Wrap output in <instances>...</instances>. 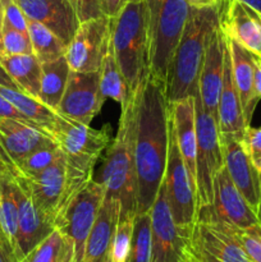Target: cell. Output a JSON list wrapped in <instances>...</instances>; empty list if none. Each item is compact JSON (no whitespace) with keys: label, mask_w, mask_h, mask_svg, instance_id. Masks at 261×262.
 <instances>
[{"label":"cell","mask_w":261,"mask_h":262,"mask_svg":"<svg viewBox=\"0 0 261 262\" xmlns=\"http://www.w3.org/2000/svg\"><path fill=\"white\" fill-rule=\"evenodd\" d=\"M127 262H153L150 211L135 215L132 245Z\"/></svg>","instance_id":"d6a6232c"},{"label":"cell","mask_w":261,"mask_h":262,"mask_svg":"<svg viewBox=\"0 0 261 262\" xmlns=\"http://www.w3.org/2000/svg\"><path fill=\"white\" fill-rule=\"evenodd\" d=\"M69 73H71V68H69L66 56L48 61V63H42V67H41L38 100L55 112L66 91Z\"/></svg>","instance_id":"83f0119b"},{"label":"cell","mask_w":261,"mask_h":262,"mask_svg":"<svg viewBox=\"0 0 261 262\" xmlns=\"http://www.w3.org/2000/svg\"><path fill=\"white\" fill-rule=\"evenodd\" d=\"M257 217H258V224L261 225V201H260V207H258V211H257Z\"/></svg>","instance_id":"f907efd6"},{"label":"cell","mask_w":261,"mask_h":262,"mask_svg":"<svg viewBox=\"0 0 261 262\" xmlns=\"http://www.w3.org/2000/svg\"><path fill=\"white\" fill-rule=\"evenodd\" d=\"M15 3L27 19L48 27L66 45L71 42L79 20L69 0H15Z\"/></svg>","instance_id":"ffe728a7"},{"label":"cell","mask_w":261,"mask_h":262,"mask_svg":"<svg viewBox=\"0 0 261 262\" xmlns=\"http://www.w3.org/2000/svg\"><path fill=\"white\" fill-rule=\"evenodd\" d=\"M253 60V90L256 99L261 100V56L252 55Z\"/></svg>","instance_id":"ee69618b"},{"label":"cell","mask_w":261,"mask_h":262,"mask_svg":"<svg viewBox=\"0 0 261 262\" xmlns=\"http://www.w3.org/2000/svg\"><path fill=\"white\" fill-rule=\"evenodd\" d=\"M0 228L19 262L18 251V202L15 197V182L0 179Z\"/></svg>","instance_id":"f1b7e54d"},{"label":"cell","mask_w":261,"mask_h":262,"mask_svg":"<svg viewBox=\"0 0 261 262\" xmlns=\"http://www.w3.org/2000/svg\"><path fill=\"white\" fill-rule=\"evenodd\" d=\"M19 262H25V261H23V260H22V261H19Z\"/></svg>","instance_id":"db71d44e"},{"label":"cell","mask_w":261,"mask_h":262,"mask_svg":"<svg viewBox=\"0 0 261 262\" xmlns=\"http://www.w3.org/2000/svg\"><path fill=\"white\" fill-rule=\"evenodd\" d=\"M2 25H3V13L0 12V31H2Z\"/></svg>","instance_id":"816d5d0a"},{"label":"cell","mask_w":261,"mask_h":262,"mask_svg":"<svg viewBox=\"0 0 261 262\" xmlns=\"http://www.w3.org/2000/svg\"><path fill=\"white\" fill-rule=\"evenodd\" d=\"M2 4H3V0H0V12L3 13V8H2Z\"/></svg>","instance_id":"f5cc1de1"},{"label":"cell","mask_w":261,"mask_h":262,"mask_svg":"<svg viewBox=\"0 0 261 262\" xmlns=\"http://www.w3.org/2000/svg\"><path fill=\"white\" fill-rule=\"evenodd\" d=\"M0 95L5 100H8L20 114L25 115L33 125L45 130L51 137V133L59 118V114L55 110L46 106L36 97L30 96L17 89L3 86V84H0Z\"/></svg>","instance_id":"4316f807"},{"label":"cell","mask_w":261,"mask_h":262,"mask_svg":"<svg viewBox=\"0 0 261 262\" xmlns=\"http://www.w3.org/2000/svg\"><path fill=\"white\" fill-rule=\"evenodd\" d=\"M18 202V251L20 261L55 229V222L15 183Z\"/></svg>","instance_id":"ac0fdd59"},{"label":"cell","mask_w":261,"mask_h":262,"mask_svg":"<svg viewBox=\"0 0 261 262\" xmlns=\"http://www.w3.org/2000/svg\"><path fill=\"white\" fill-rule=\"evenodd\" d=\"M0 245L3 246V247H5L7 248L8 251H9V253L10 255L13 256V257L15 258V256H14V253H13V251H12V248H10V246H9V243H8V241H7V238H5V235H4V233H3V230H2V228H0ZM15 261H17V258H15ZM18 262V261H17Z\"/></svg>","instance_id":"681fc988"},{"label":"cell","mask_w":261,"mask_h":262,"mask_svg":"<svg viewBox=\"0 0 261 262\" xmlns=\"http://www.w3.org/2000/svg\"><path fill=\"white\" fill-rule=\"evenodd\" d=\"M219 27L250 53L261 56V13L241 0L217 3Z\"/></svg>","instance_id":"9a60e30c"},{"label":"cell","mask_w":261,"mask_h":262,"mask_svg":"<svg viewBox=\"0 0 261 262\" xmlns=\"http://www.w3.org/2000/svg\"><path fill=\"white\" fill-rule=\"evenodd\" d=\"M225 50H227L225 36L220 27H217L210 38L204 64L197 81V92L202 105L205 110L214 118H216L217 115V102L222 91Z\"/></svg>","instance_id":"d6986e66"},{"label":"cell","mask_w":261,"mask_h":262,"mask_svg":"<svg viewBox=\"0 0 261 262\" xmlns=\"http://www.w3.org/2000/svg\"><path fill=\"white\" fill-rule=\"evenodd\" d=\"M100 73V90L104 99H112L124 107L130 92L124 76L120 72L112 50L106 54L101 64Z\"/></svg>","instance_id":"4dcf8cb0"},{"label":"cell","mask_w":261,"mask_h":262,"mask_svg":"<svg viewBox=\"0 0 261 262\" xmlns=\"http://www.w3.org/2000/svg\"><path fill=\"white\" fill-rule=\"evenodd\" d=\"M51 138L71 168L92 177L95 164L112 142V125L95 129L86 123L59 115Z\"/></svg>","instance_id":"8992f818"},{"label":"cell","mask_w":261,"mask_h":262,"mask_svg":"<svg viewBox=\"0 0 261 262\" xmlns=\"http://www.w3.org/2000/svg\"><path fill=\"white\" fill-rule=\"evenodd\" d=\"M0 66L19 91L38 99L42 63L33 54L9 55L0 51Z\"/></svg>","instance_id":"484cf974"},{"label":"cell","mask_w":261,"mask_h":262,"mask_svg":"<svg viewBox=\"0 0 261 262\" xmlns=\"http://www.w3.org/2000/svg\"><path fill=\"white\" fill-rule=\"evenodd\" d=\"M136 94L135 163L137 212L150 211L165 176L169 150V102L165 84L148 74Z\"/></svg>","instance_id":"6da1fadb"},{"label":"cell","mask_w":261,"mask_h":262,"mask_svg":"<svg viewBox=\"0 0 261 262\" xmlns=\"http://www.w3.org/2000/svg\"><path fill=\"white\" fill-rule=\"evenodd\" d=\"M196 106V186L199 207L209 206L214 197V179L224 166L222 141L216 118L205 110L199 92L193 95Z\"/></svg>","instance_id":"ba28073f"},{"label":"cell","mask_w":261,"mask_h":262,"mask_svg":"<svg viewBox=\"0 0 261 262\" xmlns=\"http://www.w3.org/2000/svg\"><path fill=\"white\" fill-rule=\"evenodd\" d=\"M187 2L193 8L214 7V5L217 4V0H187Z\"/></svg>","instance_id":"f6af8a7d"},{"label":"cell","mask_w":261,"mask_h":262,"mask_svg":"<svg viewBox=\"0 0 261 262\" xmlns=\"http://www.w3.org/2000/svg\"><path fill=\"white\" fill-rule=\"evenodd\" d=\"M28 36L32 43L33 55L41 63L53 61L66 55V43L41 23L28 19Z\"/></svg>","instance_id":"1f68e13d"},{"label":"cell","mask_w":261,"mask_h":262,"mask_svg":"<svg viewBox=\"0 0 261 262\" xmlns=\"http://www.w3.org/2000/svg\"><path fill=\"white\" fill-rule=\"evenodd\" d=\"M119 217L120 202L114 197L105 196L87 238L83 262H110V250Z\"/></svg>","instance_id":"603a6c76"},{"label":"cell","mask_w":261,"mask_h":262,"mask_svg":"<svg viewBox=\"0 0 261 262\" xmlns=\"http://www.w3.org/2000/svg\"><path fill=\"white\" fill-rule=\"evenodd\" d=\"M0 51L9 55L33 54L28 33L13 30L10 27H2L0 31Z\"/></svg>","instance_id":"8d00e7d4"},{"label":"cell","mask_w":261,"mask_h":262,"mask_svg":"<svg viewBox=\"0 0 261 262\" xmlns=\"http://www.w3.org/2000/svg\"><path fill=\"white\" fill-rule=\"evenodd\" d=\"M169 117L183 163L196 184V106L194 96L169 102ZM197 187V186H196Z\"/></svg>","instance_id":"44dd1931"},{"label":"cell","mask_w":261,"mask_h":262,"mask_svg":"<svg viewBox=\"0 0 261 262\" xmlns=\"http://www.w3.org/2000/svg\"><path fill=\"white\" fill-rule=\"evenodd\" d=\"M225 42L229 51L233 81H234L241 105H242L243 117H245L246 124L251 125V120H252L256 105L258 102L255 96V90H253V54L230 38L225 37Z\"/></svg>","instance_id":"d4e9b609"},{"label":"cell","mask_w":261,"mask_h":262,"mask_svg":"<svg viewBox=\"0 0 261 262\" xmlns=\"http://www.w3.org/2000/svg\"><path fill=\"white\" fill-rule=\"evenodd\" d=\"M25 262H77L73 242L59 229L33 248L25 258Z\"/></svg>","instance_id":"f546056e"},{"label":"cell","mask_w":261,"mask_h":262,"mask_svg":"<svg viewBox=\"0 0 261 262\" xmlns=\"http://www.w3.org/2000/svg\"><path fill=\"white\" fill-rule=\"evenodd\" d=\"M14 182L30 194L41 210L53 217L54 222L59 210L78 189L69 181L67 159L63 152L38 176L33 178L18 177Z\"/></svg>","instance_id":"4fadbf2b"},{"label":"cell","mask_w":261,"mask_h":262,"mask_svg":"<svg viewBox=\"0 0 261 262\" xmlns=\"http://www.w3.org/2000/svg\"><path fill=\"white\" fill-rule=\"evenodd\" d=\"M209 207L216 219L232 227L245 229L258 224L257 214L238 191L225 166H223L215 177L214 197Z\"/></svg>","instance_id":"e0dca14e"},{"label":"cell","mask_w":261,"mask_h":262,"mask_svg":"<svg viewBox=\"0 0 261 262\" xmlns=\"http://www.w3.org/2000/svg\"><path fill=\"white\" fill-rule=\"evenodd\" d=\"M3 25L13 30L28 33V19L15 0H3Z\"/></svg>","instance_id":"74e56055"},{"label":"cell","mask_w":261,"mask_h":262,"mask_svg":"<svg viewBox=\"0 0 261 262\" xmlns=\"http://www.w3.org/2000/svg\"><path fill=\"white\" fill-rule=\"evenodd\" d=\"M110 50L129 92L137 91L150 74V41L146 0L129 2L110 17Z\"/></svg>","instance_id":"3957f363"},{"label":"cell","mask_w":261,"mask_h":262,"mask_svg":"<svg viewBox=\"0 0 261 262\" xmlns=\"http://www.w3.org/2000/svg\"><path fill=\"white\" fill-rule=\"evenodd\" d=\"M60 154L61 151L59 150L55 142L49 143V145L42 146L33 152L28 154L27 156L15 163L19 177L33 178V177L38 176L41 171L50 166L59 158Z\"/></svg>","instance_id":"836d02e7"},{"label":"cell","mask_w":261,"mask_h":262,"mask_svg":"<svg viewBox=\"0 0 261 262\" xmlns=\"http://www.w3.org/2000/svg\"><path fill=\"white\" fill-rule=\"evenodd\" d=\"M3 118H13V119H18V120H23V122H28L31 123L25 115L20 114L12 104H10L8 100H5L4 97L0 95V119ZM32 124V123H31Z\"/></svg>","instance_id":"b9f144b4"},{"label":"cell","mask_w":261,"mask_h":262,"mask_svg":"<svg viewBox=\"0 0 261 262\" xmlns=\"http://www.w3.org/2000/svg\"><path fill=\"white\" fill-rule=\"evenodd\" d=\"M188 262H252L209 206L199 207L189 238Z\"/></svg>","instance_id":"9c48e42d"},{"label":"cell","mask_w":261,"mask_h":262,"mask_svg":"<svg viewBox=\"0 0 261 262\" xmlns=\"http://www.w3.org/2000/svg\"><path fill=\"white\" fill-rule=\"evenodd\" d=\"M104 101L99 72L71 71L56 113L61 117L90 124L101 112Z\"/></svg>","instance_id":"5bb4252c"},{"label":"cell","mask_w":261,"mask_h":262,"mask_svg":"<svg viewBox=\"0 0 261 262\" xmlns=\"http://www.w3.org/2000/svg\"><path fill=\"white\" fill-rule=\"evenodd\" d=\"M0 84H3V86L12 87V89H17V86L14 84V82H13L12 78L8 76V73L4 71V69H3L2 66H0Z\"/></svg>","instance_id":"bcb514c9"},{"label":"cell","mask_w":261,"mask_h":262,"mask_svg":"<svg viewBox=\"0 0 261 262\" xmlns=\"http://www.w3.org/2000/svg\"><path fill=\"white\" fill-rule=\"evenodd\" d=\"M150 216L153 262H188L191 233L174 222L163 183L150 209Z\"/></svg>","instance_id":"8fae6325"},{"label":"cell","mask_w":261,"mask_h":262,"mask_svg":"<svg viewBox=\"0 0 261 262\" xmlns=\"http://www.w3.org/2000/svg\"><path fill=\"white\" fill-rule=\"evenodd\" d=\"M0 262H17L15 258L9 253V251L0 245Z\"/></svg>","instance_id":"7dc6e473"},{"label":"cell","mask_w":261,"mask_h":262,"mask_svg":"<svg viewBox=\"0 0 261 262\" xmlns=\"http://www.w3.org/2000/svg\"><path fill=\"white\" fill-rule=\"evenodd\" d=\"M135 216L120 215L110 250V262H127L133 237Z\"/></svg>","instance_id":"e575fe53"},{"label":"cell","mask_w":261,"mask_h":262,"mask_svg":"<svg viewBox=\"0 0 261 262\" xmlns=\"http://www.w3.org/2000/svg\"><path fill=\"white\" fill-rule=\"evenodd\" d=\"M225 225L250 260L252 262H261V225L256 224L245 229L232 227L229 224Z\"/></svg>","instance_id":"d590c367"},{"label":"cell","mask_w":261,"mask_h":262,"mask_svg":"<svg viewBox=\"0 0 261 262\" xmlns=\"http://www.w3.org/2000/svg\"><path fill=\"white\" fill-rule=\"evenodd\" d=\"M163 184L174 222L179 228L192 233L199 211L197 187L184 165L177 146L171 123L169 125L168 161Z\"/></svg>","instance_id":"30bf717a"},{"label":"cell","mask_w":261,"mask_h":262,"mask_svg":"<svg viewBox=\"0 0 261 262\" xmlns=\"http://www.w3.org/2000/svg\"><path fill=\"white\" fill-rule=\"evenodd\" d=\"M241 142L252 165L261 174V127L246 128Z\"/></svg>","instance_id":"f35d334b"},{"label":"cell","mask_w":261,"mask_h":262,"mask_svg":"<svg viewBox=\"0 0 261 262\" xmlns=\"http://www.w3.org/2000/svg\"><path fill=\"white\" fill-rule=\"evenodd\" d=\"M225 2H229V0H217V3H225ZM241 2L246 3V4L255 8L256 10H258V12L261 13V0H241Z\"/></svg>","instance_id":"c3c4849f"},{"label":"cell","mask_w":261,"mask_h":262,"mask_svg":"<svg viewBox=\"0 0 261 262\" xmlns=\"http://www.w3.org/2000/svg\"><path fill=\"white\" fill-rule=\"evenodd\" d=\"M19 177L17 168L12 159L8 156L3 146L0 145V179H8V181H15Z\"/></svg>","instance_id":"60d3db41"},{"label":"cell","mask_w":261,"mask_h":262,"mask_svg":"<svg viewBox=\"0 0 261 262\" xmlns=\"http://www.w3.org/2000/svg\"><path fill=\"white\" fill-rule=\"evenodd\" d=\"M136 94L130 92L122 107L117 135L102 159L100 178L106 194L120 202V215L135 216L137 212V177L135 163Z\"/></svg>","instance_id":"277c9868"},{"label":"cell","mask_w":261,"mask_h":262,"mask_svg":"<svg viewBox=\"0 0 261 262\" xmlns=\"http://www.w3.org/2000/svg\"><path fill=\"white\" fill-rule=\"evenodd\" d=\"M150 73L166 87L169 68L179 45L191 5L187 0H146Z\"/></svg>","instance_id":"5b68a950"},{"label":"cell","mask_w":261,"mask_h":262,"mask_svg":"<svg viewBox=\"0 0 261 262\" xmlns=\"http://www.w3.org/2000/svg\"><path fill=\"white\" fill-rule=\"evenodd\" d=\"M129 2H137V0H100L102 14L109 18L114 17Z\"/></svg>","instance_id":"7bdbcfd3"},{"label":"cell","mask_w":261,"mask_h":262,"mask_svg":"<svg viewBox=\"0 0 261 262\" xmlns=\"http://www.w3.org/2000/svg\"><path fill=\"white\" fill-rule=\"evenodd\" d=\"M224 166L238 191L257 214L261 201V174L256 170L238 137L220 135Z\"/></svg>","instance_id":"2e32d148"},{"label":"cell","mask_w":261,"mask_h":262,"mask_svg":"<svg viewBox=\"0 0 261 262\" xmlns=\"http://www.w3.org/2000/svg\"><path fill=\"white\" fill-rule=\"evenodd\" d=\"M69 3L76 12L79 23L104 15L100 0H69Z\"/></svg>","instance_id":"ab89813d"},{"label":"cell","mask_w":261,"mask_h":262,"mask_svg":"<svg viewBox=\"0 0 261 262\" xmlns=\"http://www.w3.org/2000/svg\"><path fill=\"white\" fill-rule=\"evenodd\" d=\"M109 50L110 18L102 15L79 23L64 56L71 71L99 72Z\"/></svg>","instance_id":"7c38bea8"},{"label":"cell","mask_w":261,"mask_h":262,"mask_svg":"<svg viewBox=\"0 0 261 262\" xmlns=\"http://www.w3.org/2000/svg\"><path fill=\"white\" fill-rule=\"evenodd\" d=\"M105 187L101 182L89 179L77 189L55 216V229L73 242L77 262H83L87 238L104 202Z\"/></svg>","instance_id":"52a82bcc"},{"label":"cell","mask_w":261,"mask_h":262,"mask_svg":"<svg viewBox=\"0 0 261 262\" xmlns=\"http://www.w3.org/2000/svg\"><path fill=\"white\" fill-rule=\"evenodd\" d=\"M219 27V5L191 7L179 45L169 68L166 81L168 102L177 101L197 92V81L204 64L210 38Z\"/></svg>","instance_id":"7a4b0ae2"},{"label":"cell","mask_w":261,"mask_h":262,"mask_svg":"<svg viewBox=\"0 0 261 262\" xmlns=\"http://www.w3.org/2000/svg\"><path fill=\"white\" fill-rule=\"evenodd\" d=\"M216 119L220 135H232L240 140H242L246 128L250 127L246 124L242 105H241L240 96H238L237 89L233 81L232 64H230L228 48L225 50L224 74H223L222 91H220L219 102H217Z\"/></svg>","instance_id":"cb8c5ba5"},{"label":"cell","mask_w":261,"mask_h":262,"mask_svg":"<svg viewBox=\"0 0 261 262\" xmlns=\"http://www.w3.org/2000/svg\"><path fill=\"white\" fill-rule=\"evenodd\" d=\"M53 142L55 141L45 130L31 123L13 118L0 119V145L14 165L28 154Z\"/></svg>","instance_id":"7402d4cb"}]
</instances>
